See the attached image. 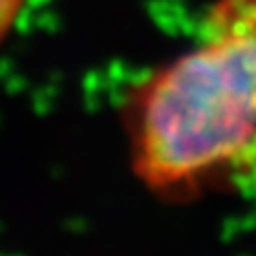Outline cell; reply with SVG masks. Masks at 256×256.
Segmentation results:
<instances>
[{
    "label": "cell",
    "mask_w": 256,
    "mask_h": 256,
    "mask_svg": "<svg viewBox=\"0 0 256 256\" xmlns=\"http://www.w3.org/2000/svg\"><path fill=\"white\" fill-rule=\"evenodd\" d=\"M137 175L188 196L256 173V0H214L196 41L137 86L126 111Z\"/></svg>",
    "instance_id": "1"
},
{
    "label": "cell",
    "mask_w": 256,
    "mask_h": 256,
    "mask_svg": "<svg viewBox=\"0 0 256 256\" xmlns=\"http://www.w3.org/2000/svg\"><path fill=\"white\" fill-rule=\"evenodd\" d=\"M26 0H2V24H4V30H9L13 18L22 11V4Z\"/></svg>",
    "instance_id": "2"
}]
</instances>
